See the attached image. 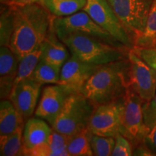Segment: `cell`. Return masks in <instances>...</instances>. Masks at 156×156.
Returning a JSON list of instances; mask_svg holds the SVG:
<instances>
[{
    "mask_svg": "<svg viewBox=\"0 0 156 156\" xmlns=\"http://www.w3.org/2000/svg\"><path fill=\"white\" fill-rule=\"evenodd\" d=\"M87 0H44V6L56 17L75 14L86 5Z\"/></svg>",
    "mask_w": 156,
    "mask_h": 156,
    "instance_id": "d6986e66",
    "label": "cell"
},
{
    "mask_svg": "<svg viewBox=\"0 0 156 156\" xmlns=\"http://www.w3.org/2000/svg\"><path fill=\"white\" fill-rule=\"evenodd\" d=\"M72 93L73 92L59 84L45 87L35 111V116L46 120L51 126Z\"/></svg>",
    "mask_w": 156,
    "mask_h": 156,
    "instance_id": "7c38bea8",
    "label": "cell"
},
{
    "mask_svg": "<svg viewBox=\"0 0 156 156\" xmlns=\"http://www.w3.org/2000/svg\"><path fill=\"white\" fill-rule=\"evenodd\" d=\"M52 27L60 40L69 34L83 33L97 37L111 44L124 46L117 42L108 32L101 28L84 10L64 17L54 15Z\"/></svg>",
    "mask_w": 156,
    "mask_h": 156,
    "instance_id": "8992f818",
    "label": "cell"
},
{
    "mask_svg": "<svg viewBox=\"0 0 156 156\" xmlns=\"http://www.w3.org/2000/svg\"><path fill=\"white\" fill-rule=\"evenodd\" d=\"M134 40L141 36L154 0H107Z\"/></svg>",
    "mask_w": 156,
    "mask_h": 156,
    "instance_id": "52a82bcc",
    "label": "cell"
},
{
    "mask_svg": "<svg viewBox=\"0 0 156 156\" xmlns=\"http://www.w3.org/2000/svg\"><path fill=\"white\" fill-rule=\"evenodd\" d=\"M91 132L85 129L77 134L69 136L67 151L73 156H92L93 153L90 145Z\"/></svg>",
    "mask_w": 156,
    "mask_h": 156,
    "instance_id": "44dd1931",
    "label": "cell"
},
{
    "mask_svg": "<svg viewBox=\"0 0 156 156\" xmlns=\"http://www.w3.org/2000/svg\"><path fill=\"white\" fill-rule=\"evenodd\" d=\"M11 7L14 25L9 46L20 60L44 42L51 27L54 15L38 4Z\"/></svg>",
    "mask_w": 156,
    "mask_h": 156,
    "instance_id": "6da1fadb",
    "label": "cell"
},
{
    "mask_svg": "<svg viewBox=\"0 0 156 156\" xmlns=\"http://www.w3.org/2000/svg\"><path fill=\"white\" fill-rule=\"evenodd\" d=\"M115 145V138L91 134L90 145L95 156L112 155Z\"/></svg>",
    "mask_w": 156,
    "mask_h": 156,
    "instance_id": "484cf974",
    "label": "cell"
},
{
    "mask_svg": "<svg viewBox=\"0 0 156 156\" xmlns=\"http://www.w3.org/2000/svg\"><path fill=\"white\" fill-rule=\"evenodd\" d=\"M44 0H9L5 5L9 6H25L33 4H38L44 6Z\"/></svg>",
    "mask_w": 156,
    "mask_h": 156,
    "instance_id": "4dcf8cb0",
    "label": "cell"
},
{
    "mask_svg": "<svg viewBox=\"0 0 156 156\" xmlns=\"http://www.w3.org/2000/svg\"><path fill=\"white\" fill-rule=\"evenodd\" d=\"M25 120L9 98L1 100L0 103V136L12 134L25 125Z\"/></svg>",
    "mask_w": 156,
    "mask_h": 156,
    "instance_id": "ac0fdd59",
    "label": "cell"
},
{
    "mask_svg": "<svg viewBox=\"0 0 156 156\" xmlns=\"http://www.w3.org/2000/svg\"><path fill=\"white\" fill-rule=\"evenodd\" d=\"M69 136L55 131L52 129L46 142L33 149L23 151L27 156H69L67 145Z\"/></svg>",
    "mask_w": 156,
    "mask_h": 156,
    "instance_id": "9a60e30c",
    "label": "cell"
},
{
    "mask_svg": "<svg viewBox=\"0 0 156 156\" xmlns=\"http://www.w3.org/2000/svg\"><path fill=\"white\" fill-rule=\"evenodd\" d=\"M13 25H14V17H13L12 7L6 5V7H2L1 9V17H0L1 46H9L13 31Z\"/></svg>",
    "mask_w": 156,
    "mask_h": 156,
    "instance_id": "d4e9b609",
    "label": "cell"
},
{
    "mask_svg": "<svg viewBox=\"0 0 156 156\" xmlns=\"http://www.w3.org/2000/svg\"><path fill=\"white\" fill-rule=\"evenodd\" d=\"M51 131L52 127L44 120L37 118H30L27 120L23 130V152L46 142Z\"/></svg>",
    "mask_w": 156,
    "mask_h": 156,
    "instance_id": "2e32d148",
    "label": "cell"
},
{
    "mask_svg": "<svg viewBox=\"0 0 156 156\" xmlns=\"http://www.w3.org/2000/svg\"><path fill=\"white\" fill-rule=\"evenodd\" d=\"M133 155V147L127 138L119 133L115 136V145L112 155L129 156Z\"/></svg>",
    "mask_w": 156,
    "mask_h": 156,
    "instance_id": "4316f807",
    "label": "cell"
},
{
    "mask_svg": "<svg viewBox=\"0 0 156 156\" xmlns=\"http://www.w3.org/2000/svg\"><path fill=\"white\" fill-rule=\"evenodd\" d=\"M42 44L43 53L41 58L45 61L62 67L69 58L67 46L56 36L52 25Z\"/></svg>",
    "mask_w": 156,
    "mask_h": 156,
    "instance_id": "e0dca14e",
    "label": "cell"
},
{
    "mask_svg": "<svg viewBox=\"0 0 156 156\" xmlns=\"http://www.w3.org/2000/svg\"><path fill=\"white\" fill-rule=\"evenodd\" d=\"M2 1V3H3V4H6L7 2L9 1V0H1Z\"/></svg>",
    "mask_w": 156,
    "mask_h": 156,
    "instance_id": "1f68e13d",
    "label": "cell"
},
{
    "mask_svg": "<svg viewBox=\"0 0 156 156\" xmlns=\"http://www.w3.org/2000/svg\"><path fill=\"white\" fill-rule=\"evenodd\" d=\"M142 109L144 124L146 129L156 123V93L151 101L144 102Z\"/></svg>",
    "mask_w": 156,
    "mask_h": 156,
    "instance_id": "83f0119b",
    "label": "cell"
},
{
    "mask_svg": "<svg viewBox=\"0 0 156 156\" xmlns=\"http://www.w3.org/2000/svg\"><path fill=\"white\" fill-rule=\"evenodd\" d=\"M61 41L72 55L90 64L103 65L128 57L130 49L107 43L97 37L83 33L64 36Z\"/></svg>",
    "mask_w": 156,
    "mask_h": 156,
    "instance_id": "3957f363",
    "label": "cell"
},
{
    "mask_svg": "<svg viewBox=\"0 0 156 156\" xmlns=\"http://www.w3.org/2000/svg\"><path fill=\"white\" fill-rule=\"evenodd\" d=\"M23 126L12 134L0 136V155L2 156L22 155Z\"/></svg>",
    "mask_w": 156,
    "mask_h": 156,
    "instance_id": "603a6c76",
    "label": "cell"
},
{
    "mask_svg": "<svg viewBox=\"0 0 156 156\" xmlns=\"http://www.w3.org/2000/svg\"><path fill=\"white\" fill-rule=\"evenodd\" d=\"M42 85L28 78L15 84L12 90L9 99L25 122L35 113Z\"/></svg>",
    "mask_w": 156,
    "mask_h": 156,
    "instance_id": "4fadbf2b",
    "label": "cell"
},
{
    "mask_svg": "<svg viewBox=\"0 0 156 156\" xmlns=\"http://www.w3.org/2000/svg\"><path fill=\"white\" fill-rule=\"evenodd\" d=\"M101 66L85 62L72 55L62 67L58 84L73 93H82L87 80Z\"/></svg>",
    "mask_w": 156,
    "mask_h": 156,
    "instance_id": "8fae6325",
    "label": "cell"
},
{
    "mask_svg": "<svg viewBox=\"0 0 156 156\" xmlns=\"http://www.w3.org/2000/svg\"><path fill=\"white\" fill-rule=\"evenodd\" d=\"M154 47H156V43H155V46H154Z\"/></svg>",
    "mask_w": 156,
    "mask_h": 156,
    "instance_id": "d6a6232c",
    "label": "cell"
},
{
    "mask_svg": "<svg viewBox=\"0 0 156 156\" xmlns=\"http://www.w3.org/2000/svg\"><path fill=\"white\" fill-rule=\"evenodd\" d=\"M42 53L43 44H41L38 48L32 51L30 53L27 54L20 60L18 69H17L14 85L15 84L18 83L19 82L30 78L36 66L38 65V62H40L41 58L42 57Z\"/></svg>",
    "mask_w": 156,
    "mask_h": 156,
    "instance_id": "7402d4cb",
    "label": "cell"
},
{
    "mask_svg": "<svg viewBox=\"0 0 156 156\" xmlns=\"http://www.w3.org/2000/svg\"><path fill=\"white\" fill-rule=\"evenodd\" d=\"M156 43V0H154L146 23L145 28L141 36L134 40V46L153 47Z\"/></svg>",
    "mask_w": 156,
    "mask_h": 156,
    "instance_id": "cb8c5ba5",
    "label": "cell"
},
{
    "mask_svg": "<svg viewBox=\"0 0 156 156\" xmlns=\"http://www.w3.org/2000/svg\"><path fill=\"white\" fill-rule=\"evenodd\" d=\"M83 10L117 42L129 49L133 48V39L107 0H87Z\"/></svg>",
    "mask_w": 156,
    "mask_h": 156,
    "instance_id": "5b68a950",
    "label": "cell"
},
{
    "mask_svg": "<svg viewBox=\"0 0 156 156\" xmlns=\"http://www.w3.org/2000/svg\"><path fill=\"white\" fill-rule=\"evenodd\" d=\"M95 105L82 93L69 95L51 127L55 131L71 136L88 128Z\"/></svg>",
    "mask_w": 156,
    "mask_h": 156,
    "instance_id": "277c9868",
    "label": "cell"
},
{
    "mask_svg": "<svg viewBox=\"0 0 156 156\" xmlns=\"http://www.w3.org/2000/svg\"><path fill=\"white\" fill-rule=\"evenodd\" d=\"M128 57L101 65L84 86L82 93L96 107L124 98L129 87Z\"/></svg>",
    "mask_w": 156,
    "mask_h": 156,
    "instance_id": "7a4b0ae2",
    "label": "cell"
},
{
    "mask_svg": "<svg viewBox=\"0 0 156 156\" xmlns=\"http://www.w3.org/2000/svg\"><path fill=\"white\" fill-rule=\"evenodd\" d=\"M20 60L7 46L0 49V95L1 100L9 98L18 69Z\"/></svg>",
    "mask_w": 156,
    "mask_h": 156,
    "instance_id": "5bb4252c",
    "label": "cell"
},
{
    "mask_svg": "<svg viewBox=\"0 0 156 156\" xmlns=\"http://www.w3.org/2000/svg\"><path fill=\"white\" fill-rule=\"evenodd\" d=\"M143 142L153 155H156V123L151 127L146 129Z\"/></svg>",
    "mask_w": 156,
    "mask_h": 156,
    "instance_id": "f546056e",
    "label": "cell"
},
{
    "mask_svg": "<svg viewBox=\"0 0 156 156\" xmlns=\"http://www.w3.org/2000/svg\"><path fill=\"white\" fill-rule=\"evenodd\" d=\"M123 108V98L97 106L89 123L91 133L115 138L120 133Z\"/></svg>",
    "mask_w": 156,
    "mask_h": 156,
    "instance_id": "9c48e42d",
    "label": "cell"
},
{
    "mask_svg": "<svg viewBox=\"0 0 156 156\" xmlns=\"http://www.w3.org/2000/svg\"><path fill=\"white\" fill-rule=\"evenodd\" d=\"M123 101L124 108L120 133L135 147L143 142L146 132L142 109L144 101L129 87L123 98Z\"/></svg>",
    "mask_w": 156,
    "mask_h": 156,
    "instance_id": "ba28073f",
    "label": "cell"
},
{
    "mask_svg": "<svg viewBox=\"0 0 156 156\" xmlns=\"http://www.w3.org/2000/svg\"><path fill=\"white\" fill-rule=\"evenodd\" d=\"M132 50L138 56L145 62L156 72V47H140L134 46Z\"/></svg>",
    "mask_w": 156,
    "mask_h": 156,
    "instance_id": "f1b7e54d",
    "label": "cell"
},
{
    "mask_svg": "<svg viewBox=\"0 0 156 156\" xmlns=\"http://www.w3.org/2000/svg\"><path fill=\"white\" fill-rule=\"evenodd\" d=\"M128 59L129 61V87L144 102H149L156 93V72L132 49L129 51Z\"/></svg>",
    "mask_w": 156,
    "mask_h": 156,
    "instance_id": "30bf717a",
    "label": "cell"
},
{
    "mask_svg": "<svg viewBox=\"0 0 156 156\" xmlns=\"http://www.w3.org/2000/svg\"><path fill=\"white\" fill-rule=\"evenodd\" d=\"M62 67L51 64L41 58L30 79L41 84H58Z\"/></svg>",
    "mask_w": 156,
    "mask_h": 156,
    "instance_id": "ffe728a7",
    "label": "cell"
}]
</instances>
